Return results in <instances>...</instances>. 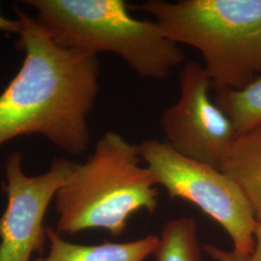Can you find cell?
Listing matches in <instances>:
<instances>
[{"instance_id":"cell-14","label":"cell","mask_w":261,"mask_h":261,"mask_svg":"<svg viewBox=\"0 0 261 261\" xmlns=\"http://www.w3.org/2000/svg\"><path fill=\"white\" fill-rule=\"evenodd\" d=\"M0 30L7 33L19 34L20 31V22L19 19H6L0 14Z\"/></svg>"},{"instance_id":"cell-3","label":"cell","mask_w":261,"mask_h":261,"mask_svg":"<svg viewBox=\"0 0 261 261\" xmlns=\"http://www.w3.org/2000/svg\"><path fill=\"white\" fill-rule=\"evenodd\" d=\"M137 8L171 41L196 48L213 89L260 76L261 0H148Z\"/></svg>"},{"instance_id":"cell-11","label":"cell","mask_w":261,"mask_h":261,"mask_svg":"<svg viewBox=\"0 0 261 261\" xmlns=\"http://www.w3.org/2000/svg\"><path fill=\"white\" fill-rule=\"evenodd\" d=\"M197 224L192 217L169 220L159 235L156 261H202Z\"/></svg>"},{"instance_id":"cell-10","label":"cell","mask_w":261,"mask_h":261,"mask_svg":"<svg viewBox=\"0 0 261 261\" xmlns=\"http://www.w3.org/2000/svg\"><path fill=\"white\" fill-rule=\"evenodd\" d=\"M214 101L233 125L237 136L261 126V75L239 89H214Z\"/></svg>"},{"instance_id":"cell-2","label":"cell","mask_w":261,"mask_h":261,"mask_svg":"<svg viewBox=\"0 0 261 261\" xmlns=\"http://www.w3.org/2000/svg\"><path fill=\"white\" fill-rule=\"evenodd\" d=\"M139 144L109 130L84 164H75L55 197L58 234L103 229L121 235L130 216L153 214L159 204L156 181L141 166Z\"/></svg>"},{"instance_id":"cell-8","label":"cell","mask_w":261,"mask_h":261,"mask_svg":"<svg viewBox=\"0 0 261 261\" xmlns=\"http://www.w3.org/2000/svg\"><path fill=\"white\" fill-rule=\"evenodd\" d=\"M46 233L48 252L33 261H144L154 254L159 244V236L154 234L129 242L81 245L66 241L49 226Z\"/></svg>"},{"instance_id":"cell-4","label":"cell","mask_w":261,"mask_h":261,"mask_svg":"<svg viewBox=\"0 0 261 261\" xmlns=\"http://www.w3.org/2000/svg\"><path fill=\"white\" fill-rule=\"evenodd\" d=\"M60 47L111 53L146 80L167 79L185 59L155 20L133 17L124 0H28Z\"/></svg>"},{"instance_id":"cell-7","label":"cell","mask_w":261,"mask_h":261,"mask_svg":"<svg viewBox=\"0 0 261 261\" xmlns=\"http://www.w3.org/2000/svg\"><path fill=\"white\" fill-rule=\"evenodd\" d=\"M75 165L70 160L56 158L47 172L28 176L19 152L7 158L4 184L7 205L0 217V261H30L34 252H44L47 233L43 223L47 207Z\"/></svg>"},{"instance_id":"cell-5","label":"cell","mask_w":261,"mask_h":261,"mask_svg":"<svg viewBox=\"0 0 261 261\" xmlns=\"http://www.w3.org/2000/svg\"><path fill=\"white\" fill-rule=\"evenodd\" d=\"M139 147L156 184L164 187L170 198L193 203L228 234L234 251L252 253L257 220L233 179L216 167L178 153L165 140L147 139Z\"/></svg>"},{"instance_id":"cell-9","label":"cell","mask_w":261,"mask_h":261,"mask_svg":"<svg viewBox=\"0 0 261 261\" xmlns=\"http://www.w3.org/2000/svg\"><path fill=\"white\" fill-rule=\"evenodd\" d=\"M218 168L233 179L261 220V126L237 136Z\"/></svg>"},{"instance_id":"cell-6","label":"cell","mask_w":261,"mask_h":261,"mask_svg":"<svg viewBox=\"0 0 261 261\" xmlns=\"http://www.w3.org/2000/svg\"><path fill=\"white\" fill-rule=\"evenodd\" d=\"M212 84L203 66L189 61L179 75L177 101L163 112L160 126L178 153L219 168L237 135L210 96Z\"/></svg>"},{"instance_id":"cell-1","label":"cell","mask_w":261,"mask_h":261,"mask_svg":"<svg viewBox=\"0 0 261 261\" xmlns=\"http://www.w3.org/2000/svg\"><path fill=\"white\" fill-rule=\"evenodd\" d=\"M15 9L20 22L17 47L25 57L0 94V146L39 134L81 155L90 141L87 119L99 92L98 57L58 46L36 18Z\"/></svg>"},{"instance_id":"cell-12","label":"cell","mask_w":261,"mask_h":261,"mask_svg":"<svg viewBox=\"0 0 261 261\" xmlns=\"http://www.w3.org/2000/svg\"><path fill=\"white\" fill-rule=\"evenodd\" d=\"M202 250L215 261H250V255L243 254L234 250L224 251L223 249L209 244L203 245Z\"/></svg>"},{"instance_id":"cell-13","label":"cell","mask_w":261,"mask_h":261,"mask_svg":"<svg viewBox=\"0 0 261 261\" xmlns=\"http://www.w3.org/2000/svg\"><path fill=\"white\" fill-rule=\"evenodd\" d=\"M254 246L250 254V261H261V220L257 221L254 229Z\"/></svg>"}]
</instances>
